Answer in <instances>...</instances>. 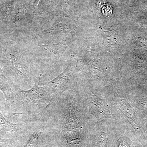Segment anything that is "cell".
Wrapping results in <instances>:
<instances>
[{"label":"cell","instance_id":"obj_2","mask_svg":"<svg viewBox=\"0 0 147 147\" xmlns=\"http://www.w3.org/2000/svg\"><path fill=\"white\" fill-rule=\"evenodd\" d=\"M0 90L5 98L7 102L13 103L14 100V94L12 88V85L9 82L3 73L0 66Z\"/></svg>","mask_w":147,"mask_h":147},{"label":"cell","instance_id":"obj_7","mask_svg":"<svg viewBox=\"0 0 147 147\" xmlns=\"http://www.w3.org/2000/svg\"><path fill=\"white\" fill-rule=\"evenodd\" d=\"M40 0H36L35 1L34 3V8L36 9L37 7L38 6V3H39V2L40 1Z\"/></svg>","mask_w":147,"mask_h":147},{"label":"cell","instance_id":"obj_5","mask_svg":"<svg viewBox=\"0 0 147 147\" xmlns=\"http://www.w3.org/2000/svg\"><path fill=\"white\" fill-rule=\"evenodd\" d=\"M38 138V132H34L31 137L30 139L25 147H34Z\"/></svg>","mask_w":147,"mask_h":147},{"label":"cell","instance_id":"obj_1","mask_svg":"<svg viewBox=\"0 0 147 147\" xmlns=\"http://www.w3.org/2000/svg\"><path fill=\"white\" fill-rule=\"evenodd\" d=\"M16 102L21 110L29 115H38L46 112L52 101L53 93L48 88L35 84L32 88L22 90L17 85H12Z\"/></svg>","mask_w":147,"mask_h":147},{"label":"cell","instance_id":"obj_4","mask_svg":"<svg viewBox=\"0 0 147 147\" xmlns=\"http://www.w3.org/2000/svg\"><path fill=\"white\" fill-rule=\"evenodd\" d=\"M40 49L44 52H47L52 55L56 56L60 53L63 52L62 49L63 44L61 43L54 44H44L39 45Z\"/></svg>","mask_w":147,"mask_h":147},{"label":"cell","instance_id":"obj_6","mask_svg":"<svg viewBox=\"0 0 147 147\" xmlns=\"http://www.w3.org/2000/svg\"><path fill=\"white\" fill-rule=\"evenodd\" d=\"M6 145V141L0 139V147H5Z\"/></svg>","mask_w":147,"mask_h":147},{"label":"cell","instance_id":"obj_3","mask_svg":"<svg viewBox=\"0 0 147 147\" xmlns=\"http://www.w3.org/2000/svg\"><path fill=\"white\" fill-rule=\"evenodd\" d=\"M22 125L11 122L0 112V131L16 132L21 128Z\"/></svg>","mask_w":147,"mask_h":147}]
</instances>
